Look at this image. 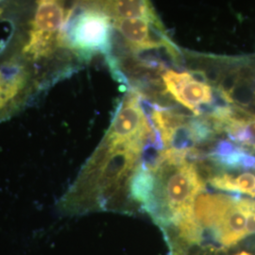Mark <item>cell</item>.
Here are the masks:
<instances>
[{"instance_id": "obj_6", "label": "cell", "mask_w": 255, "mask_h": 255, "mask_svg": "<svg viewBox=\"0 0 255 255\" xmlns=\"http://www.w3.org/2000/svg\"><path fill=\"white\" fill-rule=\"evenodd\" d=\"M153 132L141 105V93L130 90L121 101L104 141L114 146H128L142 151Z\"/></svg>"}, {"instance_id": "obj_5", "label": "cell", "mask_w": 255, "mask_h": 255, "mask_svg": "<svg viewBox=\"0 0 255 255\" xmlns=\"http://www.w3.org/2000/svg\"><path fill=\"white\" fill-rule=\"evenodd\" d=\"M113 19L100 9H85L70 20L64 35V45L83 59L93 54L107 56L113 48Z\"/></svg>"}, {"instance_id": "obj_8", "label": "cell", "mask_w": 255, "mask_h": 255, "mask_svg": "<svg viewBox=\"0 0 255 255\" xmlns=\"http://www.w3.org/2000/svg\"><path fill=\"white\" fill-rule=\"evenodd\" d=\"M213 163L227 168L255 169V157L228 140H219L205 155Z\"/></svg>"}, {"instance_id": "obj_10", "label": "cell", "mask_w": 255, "mask_h": 255, "mask_svg": "<svg viewBox=\"0 0 255 255\" xmlns=\"http://www.w3.org/2000/svg\"><path fill=\"white\" fill-rule=\"evenodd\" d=\"M217 131H225L230 139L238 145L255 149V116L239 114L235 109L228 119L219 124Z\"/></svg>"}, {"instance_id": "obj_9", "label": "cell", "mask_w": 255, "mask_h": 255, "mask_svg": "<svg viewBox=\"0 0 255 255\" xmlns=\"http://www.w3.org/2000/svg\"><path fill=\"white\" fill-rule=\"evenodd\" d=\"M105 12L113 20L145 19L163 25L150 0H111Z\"/></svg>"}, {"instance_id": "obj_7", "label": "cell", "mask_w": 255, "mask_h": 255, "mask_svg": "<svg viewBox=\"0 0 255 255\" xmlns=\"http://www.w3.org/2000/svg\"><path fill=\"white\" fill-rule=\"evenodd\" d=\"M113 24L132 52L164 48L174 58L178 55V50L167 36L164 25L139 18L113 20Z\"/></svg>"}, {"instance_id": "obj_4", "label": "cell", "mask_w": 255, "mask_h": 255, "mask_svg": "<svg viewBox=\"0 0 255 255\" xmlns=\"http://www.w3.org/2000/svg\"><path fill=\"white\" fill-rule=\"evenodd\" d=\"M31 22L29 39L24 54L31 60L47 57L58 46H64V35L75 9L66 0H38Z\"/></svg>"}, {"instance_id": "obj_3", "label": "cell", "mask_w": 255, "mask_h": 255, "mask_svg": "<svg viewBox=\"0 0 255 255\" xmlns=\"http://www.w3.org/2000/svg\"><path fill=\"white\" fill-rule=\"evenodd\" d=\"M162 80L164 92L196 117L216 119L232 107L228 94L207 82L204 75L165 69Z\"/></svg>"}, {"instance_id": "obj_1", "label": "cell", "mask_w": 255, "mask_h": 255, "mask_svg": "<svg viewBox=\"0 0 255 255\" xmlns=\"http://www.w3.org/2000/svg\"><path fill=\"white\" fill-rule=\"evenodd\" d=\"M152 171L154 195L146 213L163 229L193 217L196 199L205 189V182L197 165L188 160L161 157Z\"/></svg>"}, {"instance_id": "obj_11", "label": "cell", "mask_w": 255, "mask_h": 255, "mask_svg": "<svg viewBox=\"0 0 255 255\" xmlns=\"http://www.w3.org/2000/svg\"><path fill=\"white\" fill-rule=\"evenodd\" d=\"M210 184L219 190L237 192L255 198V175L245 172L239 175L222 173L208 179Z\"/></svg>"}, {"instance_id": "obj_2", "label": "cell", "mask_w": 255, "mask_h": 255, "mask_svg": "<svg viewBox=\"0 0 255 255\" xmlns=\"http://www.w3.org/2000/svg\"><path fill=\"white\" fill-rule=\"evenodd\" d=\"M194 215L199 228L191 243L231 248L255 234V201L249 199L202 192L195 201Z\"/></svg>"}]
</instances>
